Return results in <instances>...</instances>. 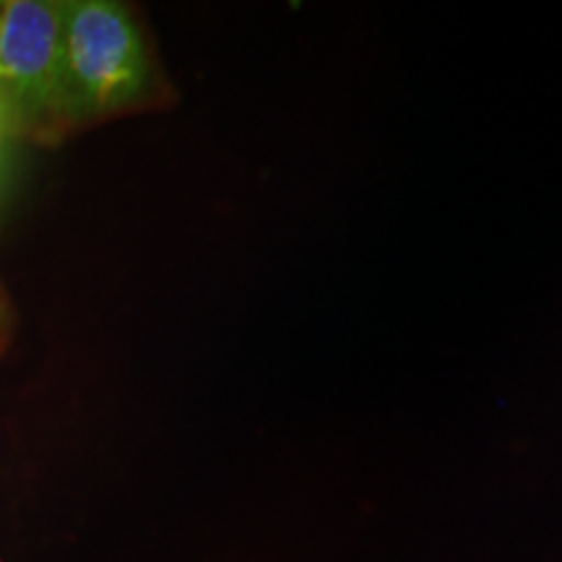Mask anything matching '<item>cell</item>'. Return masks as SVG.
Listing matches in <instances>:
<instances>
[{"mask_svg": "<svg viewBox=\"0 0 562 562\" xmlns=\"http://www.w3.org/2000/svg\"><path fill=\"white\" fill-rule=\"evenodd\" d=\"M60 9L70 121L117 115L154 100V55L131 9L110 0H74Z\"/></svg>", "mask_w": 562, "mask_h": 562, "instance_id": "obj_1", "label": "cell"}, {"mask_svg": "<svg viewBox=\"0 0 562 562\" xmlns=\"http://www.w3.org/2000/svg\"><path fill=\"white\" fill-rule=\"evenodd\" d=\"M0 83L24 110L68 117L60 3L0 0Z\"/></svg>", "mask_w": 562, "mask_h": 562, "instance_id": "obj_2", "label": "cell"}]
</instances>
